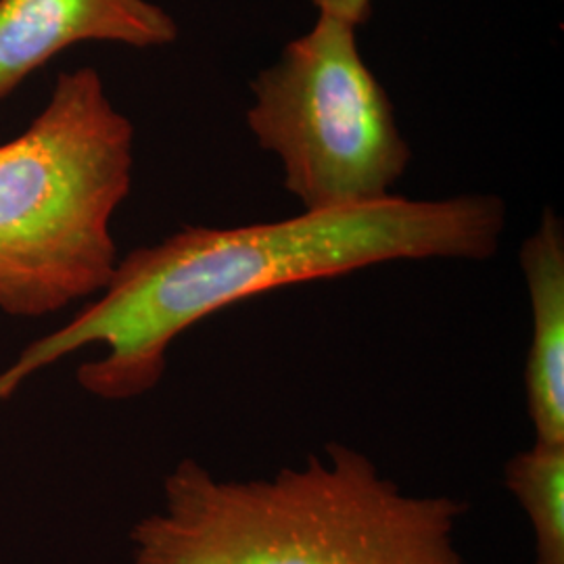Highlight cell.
Segmentation results:
<instances>
[{
	"label": "cell",
	"mask_w": 564,
	"mask_h": 564,
	"mask_svg": "<svg viewBox=\"0 0 564 564\" xmlns=\"http://www.w3.org/2000/svg\"><path fill=\"white\" fill-rule=\"evenodd\" d=\"M508 207L498 195L403 199L303 212L237 228L186 226L120 258L99 300L32 343L0 375V402L28 377L82 347V389L105 402L153 391L184 330L235 303L370 265L416 260L484 262L498 253Z\"/></svg>",
	"instance_id": "cell-1"
},
{
	"label": "cell",
	"mask_w": 564,
	"mask_h": 564,
	"mask_svg": "<svg viewBox=\"0 0 564 564\" xmlns=\"http://www.w3.org/2000/svg\"><path fill=\"white\" fill-rule=\"evenodd\" d=\"M505 481L533 529L535 564H564V444L533 442L506 463Z\"/></svg>",
	"instance_id": "cell-7"
},
{
	"label": "cell",
	"mask_w": 564,
	"mask_h": 564,
	"mask_svg": "<svg viewBox=\"0 0 564 564\" xmlns=\"http://www.w3.org/2000/svg\"><path fill=\"white\" fill-rule=\"evenodd\" d=\"M178 34L176 20L151 0H0V101L78 42L160 48Z\"/></svg>",
	"instance_id": "cell-5"
},
{
	"label": "cell",
	"mask_w": 564,
	"mask_h": 564,
	"mask_svg": "<svg viewBox=\"0 0 564 564\" xmlns=\"http://www.w3.org/2000/svg\"><path fill=\"white\" fill-rule=\"evenodd\" d=\"M251 95L249 130L279 158L282 184L303 212L383 202L410 165L393 102L351 21L318 13L251 82Z\"/></svg>",
	"instance_id": "cell-4"
},
{
	"label": "cell",
	"mask_w": 564,
	"mask_h": 564,
	"mask_svg": "<svg viewBox=\"0 0 564 564\" xmlns=\"http://www.w3.org/2000/svg\"><path fill=\"white\" fill-rule=\"evenodd\" d=\"M134 126L95 67L63 72L46 107L0 144V310L57 314L99 295L120 256L111 220L130 195Z\"/></svg>",
	"instance_id": "cell-3"
},
{
	"label": "cell",
	"mask_w": 564,
	"mask_h": 564,
	"mask_svg": "<svg viewBox=\"0 0 564 564\" xmlns=\"http://www.w3.org/2000/svg\"><path fill=\"white\" fill-rule=\"evenodd\" d=\"M318 13H330L354 25H362L372 15V0H312Z\"/></svg>",
	"instance_id": "cell-8"
},
{
	"label": "cell",
	"mask_w": 564,
	"mask_h": 564,
	"mask_svg": "<svg viewBox=\"0 0 564 564\" xmlns=\"http://www.w3.org/2000/svg\"><path fill=\"white\" fill-rule=\"evenodd\" d=\"M449 496H410L364 452L328 444L270 479H218L186 458L162 510L134 524L132 564H466Z\"/></svg>",
	"instance_id": "cell-2"
},
{
	"label": "cell",
	"mask_w": 564,
	"mask_h": 564,
	"mask_svg": "<svg viewBox=\"0 0 564 564\" xmlns=\"http://www.w3.org/2000/svg\"><path fill=\"white\" fill-rule=\"evenodd\" d=\"M519 262L531 305L527 412L535 442L564 444V226L552 207L524 239Z\"/></svg>",
	"instance_id": "cell-6"
}]
</instances>
